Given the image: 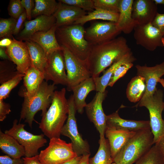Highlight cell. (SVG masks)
Segmentation results:
<instances>
[{
    "label": "cell",
    "mask_w": 164,
    "mask_h": 164,
    "mask_svg": "<svg viewBox=\"0 0 164 164\" xmlns=\"http://www.w3.org/2000/svg\"><path fill=\"white\" fill-rule=\"evenodd\" d=\"M5 48L0 47V57L5 60L10 59L6 53Z\"/></svg>",
    "instance_id": "cell-51"
},
{
    "label": "cell",
    "mask_w": 164,
    "mask_h": 164,
    "mask_svg": "<svg viewBox=\"0 0 164 164\" xmlns=\"http://www.w3.org/2000/svg\"><path fill=\"white\" fill-rule=\"evenodd\" d=\"M98 150L92 158L89 159L90 164H111L113 162L109 142L105 137H100Z\"/></svg>",
    "instance_id": "cell-31"
},
{
    "label": "cell",
    "mask_w": 164,
    "mask_h": 164,
    "mask_svg": "<svg viewBox=\"0 0 164 164\" xmlns=\"http://www.w3.org/2000/svg\"><path fill=\"white\" fill-rule=\"evenodd\" d=\"M107 94L106 91L103 93L97 92L93 100L85 107L87 115L98 132L100 137H104L107 127V115L102 106Z\"/></svg>",
    "instance_id": "cell-14"
},
{
    "label": "cell",
    "mask_w": 164,
    "mask_h": 164,
    "mask_svg": "<svg viewBox=\"0 0 164 164\" xmlns=\"http://www.w3.org/2000/svg\"><path fill=\"white\" fill-rule=\"evenodd\" d=\"M64 57L67 72V89L72 88L91 77L86 64L72 54L65 47L61 46Z\"/></svg>",
    "instance_id": "cell-10"
},
{
    "label": "cell",
    "mask_w": 164,
    "mask_h": 164,
    "mask_svg": "<svg viewBox=\"0 0 164 164\" xmlns=\"http://www.w3.org/2000/svg\"><path fill=\"white\" fill-rule=\"evenodd\" d=\"M158 82L161 84L164 88V79L163 78L160 79L158 80Z\"/></svg>",
    "instance_id": "cell-53"
},
{
    "label": "cell",
    "mask_w": 164,
    "mask_h": 164,
    "mask_svg": "<svg viewBox=\"0 0 164 164\" xmlns=\"http://www.w3.org/2000/svg\"><path fill=\"white\" fill-rule=\"evenodd\" d=\"M119 16V13L112 12L104 10L95 9L93 11L89 12L77 20L73 24L83 25L87 22L92 20L100 19L109 21L117 22Z\"/></svg>",
    "instance_id": "cell-30"
},
{
    "label": "cell",
    "mask_w": 164,
    "mask_h": 164,
    "mask_svg": "<svg viewBox=\"0 0 164 164\" xmlns=\"http://www.w3.org/2000/svg\"><path fill=\"white\" fill-rule=\"evenodd\" d=\"M12 39L9 38L1 39L0 41V47L6 48L12 44Z\"/></svg>",
    "instance_id": "cell-48"
},
{
    "label": "cell",
    "mask_w": 164,
    "mask_h": 164,
    "mask_svg": "<svg viewBox=\"0 0 164 164\" xmlns=\"http://www.w3.org/2000/svg\"><path fill=\"white\" fill-rule=\"evenodd\" d=\"M83 9L58 1L57 10L53 15L57 27L73 25L78 19L87 14Z\"/></svg>",
    "instance_id": "cell-19"
},
{
    "label": "cell",
    "mask_w": 164,
    "mask_h": 164,
    "mask_svg": "<svg viewBox=\"0 0 164 164\" xmlns=\"http://www.w3.org/2000/svg\"><path fill=\"white\" fill-rule=\"evenodd\" d=\"M56 22V19L53 15H41L33 20L25 21L24 28L19 33L17 38L22 41L29 40L35 33L49 30Z\"/></svg>",
    "instance_id": "cell-17"
},
{
    "label": "cell",
    "mask_w": 164,
    "mask_h": 164,
    "mask_svg": "<svg viewBox=\"0 0 164 164\" xmlns=\"http://www.w3.org/2000/svg\"><path fill=\"white\" fill-rule=\"evenodd\" d=\"M162 43L163 46H164V37H163L162 39Z\"/></svg>",
    "instance_id": "cell-54"
},
{
    "label": "cell",
    "mask_w": 164,
    "mask_h": 164,
    "mask_svg": "<svg viewBox=\"0 0 164 164\" xmlns=\"http://www.w3.org/2000/svg\"><path fill=\"white\" fill-rule=\"evenodd\" d=\"M136 58L131 51L124 55L121 59L112 64L100 77L93 78L97 92L103 93L108 86L110 79L115 69L121 64L127 63H133Z\"/></svg>",
    "instance_id": "cell-26"
},
{
    "label": "cell",
    "mask_w": 164,
    "mask_h": 164,
    "mask_svg": "<svg viewBox=\"0 0 164 164\" xmlns=\"http://www.w3.org/2000/svg\"><path fill=\"white\" fill-rule=\"evenodd\" d=\"M145 78L137 76L132 79L128 84L126 90V95L131 102H139L143 95L145 90Z\"/></svg>",
    "instance_id": "cell-29"
},
{
    "label": "cell",
    "mask_w": 164,
    "mask_h": 164,
    "mask_svg": "<svg viewBox=\"0 0 164 164\" xmlns=\"http://www.w3.org/2000/svg\"><path fill=\"white\" fill-rule=\"evenodd\" d=\"M66 89L63 88L54 92L51 104L42 116L39 128L49 139L60 138L62 129L67 119L69 112L68 100L66 97Z\"/></svg>",
    "instance_id": "cell-2"
},
{
    "label": "cell",
    "mask_w": 164,
    "mask_h": 164,
    "mask_svg": "<svg viewBox=\"0 0 164 164\" xmlns=\"http://www.w3.org/2000/svg\"><path fill=\"white\" fill-rule=\"evenodd\" d=\"M56 28L55 25L47 31L36 32L31 36L29 39L37 43L41 46L47 57L53 52L62 49L56 36Z\"/></svg>",
    "instance_id": "cell-22"
},
{
    "label": "cell",
    "mask_w": 164,
    "mask_h": 164,
    "mask_svg": "<svg viewBox=\"0 0 164 164\" xmlns=\"http://www.w3.org/2000/svg\"><path fill=\"white\" fill-rule=\"evenodd\" d=\"M21 3L26 13L28 20H30L32 18V11L35 6V1L22 0Z\"/></svg>",
    "instance_id": "cell-42"
},
{
    "label": "cell",
    "mask_w": 164,
    "mask_h": 164,
    "mask_svg": "<svg viewBox=\"0 0 164 164\" xmlns=\"http://www.w3.org/2000/svg\"><path fill=\"white\" fill-rule=\"evenodd\" d=\"M8 10V14L11 17L16 20L21 14L25 11L20 0H10Z\"/></svg>",
    "instance_id": "cell-40"
},
{
    "label": "cell",
    "mask_w": 164,
    "mask_h": 164,
    "mask_svg": "<svg viewBox=\"0 0 164 164\" xmlns=\"http://www.w3.org/2000/svg\"><path fill=\"white\" fill-rule=\"evenodd\" d=\"M151 129L137 132L113 159L116 164H132L145 154L154 144Z\"/></svg>",
    "instance_id": "cell-5"
},
{
    "label": "cell",
    "mask_w": 164,
    "mask_h": 164,
    "mask_svg": "<svg viewBox=\"0 0 164 164\" xmlns=\"http://www.w3.org/2000/svg\"><path fill=\"white\" fill-rule=\"evenodd\" d=\"M151 23L164 35V13L157 12Z\"/></svg>",
    "instance_id": "cell-41"
},
{
    "label": "cell",
    "mask_w": 164,
    "mask_h": 164,
    "mask_svg": "<svg viewBox=\"0 0 164 164\" xmlns=\"http://www.w3.org/2000/svg\"><path fill=\"white\" fill-rule=\"evenodd\" d=\"M106 124L108 127L135 132L151 129L149 121L125 119L120 117L118 111L107 115Z\"/></svg>",
    "instance_id": "cell-21"
},
{
    "label": "cell",
    "mask_w": 164,
    "mask_h": 164,
    "mask_svg": "<svg viewBox=\"0 0 164 164\" xmlns=\"http://www.w3.org/2000/svg\"><path fill=\"white\" fill-rule=\"evenodd\" d=\"M82 156H77L61 164H77L80 160Z\"/></svg>",
    "instance_id": "cell-50"
},
{
    "label": "cell",
    "mask_w": 164,
    "mask_h": 164,
    "mask_svg": "<svg viewBox=\"0 0 164 164\" xmlns=\"http://www.w3.org/2000/svg\"><path fill=\"white\" fill-rule=\"evenodd\" d=\"M4 100L0 99V121H3L6 118L8 114L11 112L10 105L3 101Z\"/></svg>",
    "instance_id": "cell-43"
},
{
    "label": "cell",
    "mask_w": 164,
    "mask_h": 164,
    "mask_svg": "<svg viewBox=\"0 0 164 164\" xmlns=\"http://www.w3.org/2000/svg\"></svg>",
    "instance_id": "cell-56"
},
{
    "label": "cell",
    "mask_w": 164,
    "mask_h": 164,
    "mask_svg": "<svg viewBox=\"0 0 164 164\" xmlns=\"http://www.w3.org/2000/svg\"><path fill=\"white\" fill-rule=\"evenodd\" d=\"M0 148L2 152L13 159L25 155L24 147L13 137L0 131Z\"/></svg>",
    "instance_id": "cell-27"
},
{
    "label": "cell",
    "mask_w": 164,
    "mask_h": 164,
    "mask_svg": "<svg viewBox=\"0 0 164 164\" xmlns=\"http://www.w3.org/2000/svg\"><path fill=\"white\" fill-rule=\"evenodd\" d=\"M64 56L62 50L56 51L48 56L43 74L46 81L51 80L54 84L67 86Z\"/></svg>",
    "instance_id": "cell-11"
},
{
    "label": "cell",
    "mask_w": 164,
    "mask_h": 164,
    "mask_svg": "<svg viewBox=\"0 0 164 164\" xmlns=\"http://www.w3.org/2000/svg\"><path fill=\"white\" fill-rule=\"evenodd\" d=\"M12 44L5 49L10 60L16 65V69L20 73L24 74L32 66L31 59L27 46L22 40H17L13 37Z\"/></svg>",
    "instance_id": "cell-15"
},
{
    "label": "cell",
    "mask_w": 164,
    "mask_h": 164,
    "mask_svg": "<svg viewBox=\"0 0 164 164\" xmlns=\"http://www.w3.org/2000/svg\"><path fill=\"white\" fill-rule=\"evenodd\" d=\"M135 164H164L163 158L156 145L152 146Z\"/></svg>",
    "instance_id": "cell-33"
},
{
    "label": "cell",
    "mask_w": 164,
    "mask_h": 164,
    "mask_svg": "<svg viewBox=\"0 0 164 164\" xmlns=\"http://www.w3.org/2000/svg\"><path fill=\"white\" fill-rule=\"evenodd\" d=\"M111 164H116L115 163V162H113Z\"/></svg>",
    "instance_id": "cell-55"
},
{
    "label": "cell",
    "mask_w": 164,
    "mask_h": 164,
    "mask_svg": "<svg viewBox=\"0 0 164 164\" xmlns=\"http://www.w3.org/2000/svg\"><path fill=\"white\" fill-rule=\"evenodd\" d=\"M134 37L136 43L150 51L163 46L162 39L164 36L151 23L137 25L134 28Z\"/></svg>",
    "instance_id": "cell-13"
},
{
    "label": "cell",
    "mask_w": 164,
    "mask_h": 164,
    "mask_svg": "<svg viewBox=\"0 0 164 164\" xmlns=\"http://www.w3.org/2000/svg\"><path fill=\"white\" fill-rule=\"evenodd\" d=\"M131 51L126 39L123 36L92 45L86 62L91 77H99L106 68Z\"/></svg>",
    "instance_id": "cell-1"
},
{
    "label": "cell",
    "mask_w": 164,
    "mask_h": 164,
    "mask_svg": "<svg viewBox=\"0 0 164 164\" xmlns=\"http://www.w3.org/2000/svg\"><path fill=\"white\" fill-rule=\"evenodd\" d=\"M55 85L48 84L43 81L35 94L31 97L24 96L22 105L19 121L22 120L28 124L32 128L34 117L37 112L42 111L43 116L50 107L52 97L56 87Z\"/></svg>",
    "instance_id": "cell-4"
},
{
    "label": "cell",
    "mask_w": 164,
    "mask_h": 164,
    "mask_svg": "<svg viewBox=\"0 0 164 164\" xmlns=\"http://www.w3.org/2000/svg\"><path fill=\"white\" fill-rule=\"evenodd\" d=\"M134 0H121L119 16L116 22L117 29L125 34H129L137 25L132 17V5Z\"/></svg>",
    "instance_id": "cell-23"
},
{
    "label": "cell",
    "mask_w": 164,
    "mask_h": 164,
    "mask_svg": "<svg viewBox=\"0 0 164 164\" xmlns=\"http://www.w3.org/2000/svg\"><path fill=\"white\" fill-rule=\"evenodd\" d=\"M19 73L6 60L0 61V83L1 84L12 78Z\"/></svg>",
    "instance_id": "cell-36"
},
{
    "label": "cell",
    "mask_w": 164,
    "mask_h": 164,
    "mask_svg": "<svg viewBox=\"0 0 164 164\" xmlns=\"http://www.w3.org/2000/svg\"><path fill=\"white\" fill-rule=\"evenodd\" d=\"M95 9L119 13L121 0H93Z\"/></svg>",
    "instance_id": "cell-37"
},
{
    "label": "cell",
    "mask_w": 164,
    "mask_h": 164,
    "mask_svg": "<svg viewBox=\"0 0 164 164\" xmlns=\"http://www.w3.org/2000/svg\"><path fill=\"white\" fill-rule=\"evenodd\" d=\"M135 67L137 76L145 79V90L142 97L152 95L157 89L156 86L159 80L164 75V61L153 67L137 65Z\"/></svg>",
    "instance_id": "cell-16"
},
{
    "label": "cell",
    "mask_w": 164,
    "mask_h": 164,
    "mask_svg": "<svg viewBox=\"0 0 164 164\" xmlns=\"http://www.w3.org/2000/svg\"><path fill=\"white\" fill-rule=\"evenodd\" d=\"M85 32L83 25L73 24L57 27L55 34L60 46L86 64L92 45L85 39Z\"/></svg>",
    "instance_id": "cell-3"
},
{
    "label": "cell",
    "mask_w": 164,
    "mask_h": 164,
    "mask_svg": "<svg viewBox=\"0 0 164 164\" xmlns=\"http://www.w3.org/2000/svg\"><path fill=\"white\" fill-rule=\"evenodd\" d=\"M137 132L106 127L105 135L108 139L113 159Z\"/></svg>",
    "instance_id": "cell-20"
},
{
    "label": "cell",
    "mask_w": 164,
    "mask_h": 164,
    "mask_svg": "<svg viewBox=\"0 0 164 164\" xmlns=\"http://www.w3.org/2000/svg\"><path fill=\"white\" fill-rule=\"evenodd\" d=\"M58 1L79 8L85 11L91 12L95 9L93 0H59Z\"/></svg>",
    "instance_id": "cell-38"
},
{
    "label": "cell",
    "mask_w": 164,
    "mask_h": 164,
    "mask_svg": "<svg viewBox=\"0 0 164 164\" xmlns=\"http://www.w3.org/2000/svg\"><path fill=\"white\" fill-rule=\"evenodd\" d=\"M163 94L160 89L152 95L142 97L136 106L145 107L149 110L151 130L155 144L164 136V120L162 113L164 110Z\"/></svg>",
    "instance_id": "cell-6"
},
{
    "label": "cell",
    "mask_w": 164,
    "mask_h": 164,
    "mask_svg": "<svg viewBox=\"0 0 164 164\" xmlns=\"http://www.w3.org/2000/svg\"><path fill=\"white\" fill-rule=\"evenodd\" d=\"M69 112L67 121L61 131V135L71 140L73 149L78 156L90 154L89 145L78 132L75 114L76 111L73 97L71 95L68 100Z\"/></svg>",
    "instance_id": "cell-9"
},
{
    "label": "cell",
    "mask_w": 164,
    "mask_h": 164,
    "mask_svg": "<svg viewBox=\"0 0 164 164\" xmlns=\"http://www.w3.org/2000/svg\"><path fill=\"white\" fill-rule=\"evenodd\" d=\"M121 32L116 28V22H97L85 29L84 36L85 39L93 45L114 39Z\"/></svg>",
    "instance_id": "cell-12"
},
{
    "label": "cell",
    "mask_w": 164,
    "mask_h": 164,
    "mask_svg": "<svg viewBox=\"0 0 164 164\" xmlns=\"http://www.w3.org/2000/svg\"><path fill=\"white\" fill-rule=\"evenodd\" d=\"M96 90L95 84L92 77L85 80L72 88L74 104L76 111L79 113L82 114L84 108L87 105L85 99L87 95L90 92Z\"/></svg>",
    "instance_id": "cell-24"
},
{
    "label": "cell",
    "mask_w": 164,
    "mask_h": 164,
    "mask_svg": "<svg viewBox=\"0 0 164 164\" xmlns=\"http://www.w3.org/2000/svg\"><path fill=\"white\" fill-rule=\"evenodd\" d=\"M25 42L29 50L32 66L43 73L48 58L44 50L34 42L29 40Z\"/></svg>",
    "instance_id": "cell-28"
},
{
    "label": "cell",
    "mask_w": 164,
    "mask_h": 164,
    "mask_svg": "<svg viewBox=\"0 0 164 164\" xmlns=\"http://www.w3.org/2000/svg\"><path fill=\"white\" fill-rule=\"evenodd\" d=\"M17 20L10 17L7 19L0 18V37L13 39L14 31Z\"/></svg>",
    "instance_id": "cell-34"
},
{
    "label": "cell",
    "mask_w": 164,
    "mask_h": 164,
    "mask_svg": "<svg viewBox=\"0 0 164 164\" xmlns=\"http://www.w3.org/2000/svg\"><path fill=\"white\" fill-rule=\"evenodd\" d=\"M26 18L27 15L25 11L21 14L17 20L13 35H17L19 33L22 25Z\"/></svg>",
    "instance_id": "cell-45"
},
{
    "label": "cell",
    "mask_w": 164,
    "mask_h": 164,
    "mask_svg": "<svg viewBox=\"0 0 164 164\" xmlns=\"http://www.w3.org/2000/svg\"><path fill=\"white\" fill-rule=\"evenodd\" d=\"M35 6L32 11V17L41 15L50 16L57 9L58 2L55 0H35Z\"/></svg>",
    "instance_id": "cell-32"
},
{
    "label": "cell",
    "mask_w": 164,
    "mask_h": 164,
    "mask_svg": "<svg viewBox=\"0 0 164 164\" xmlns=\"http://www.w3.org/2000/svg\"><path fill=\"white\" fill-rule=\"evenodd\" d=\"M155 144L158 149L164 162V136Z\"/></svg>",
    "instance_id": "cell-47"
},
{
    "label": "cell",
    "mask_w": 164,
    "mask_h": 164,
    "mask_svg": "<svg viewBox=\"0 0 164 164\" xmlns=\"http://www.w3.org/2000/svg\"><path fill=\"white\" fill-rule=\"evenodd\" d=\"M90 154L84 155L77 164H90L89 162V157Z\"/></svg>",
    "instance_id": "cell-49"
},
{
    "label": "cell",
    "mask_w": 164,
    "mask_h": 164,
    "mask_svg": "<svg viewBox=\"0 0 164 164\" xmlns=\"http://www.w3.org/2000/svg\"><path fill=\"white\" fill-rule=\"evenodd\" d=\"M24 164H42L39 159V155L31 157L22 158Z\"/></svg>",
    "instance_id": "cell-46"
},
{
    "label": "cell",
    "mask_w": 164,
    "mask_h": 164,
    "mask_svg": "<svg viewBox=\"0 0 164 164\" xmlns=\"http://www.w3.org/2000/svg\"><path fill=\"white\" fill-rule=\"evenodd\" d=\"M77 156L71 143L57 138L50 139L48 147L39 155L42 164H61Z\"/></svg>",
    "instance_id": "cell-8"
},
{
    "label": "cell",
    "mask_w": 164,
    "mask_h": 164,
    "mask_svg": "<svg viewBox=\"0 0 164 164\" xmlns=\"http://www.w3.org/2000/svg\"><path fill=\"white\" fill-rule=\"evenodd\" d=\"M24 74L19 73L11 79L1 84L0 87V99L4 100L8 97L14 88L23 78Z\"/></svg>",
    "instance_id": "cell-35"
},
{
    "label": "cell",
    "mask_w": 164,
    "mask_h": 164,
    "mask_svg": "<svg viewBox=\"0 0 164 164\" xmlns=\"http://www.w3.org/2000/svg\"><path fill=\"white\" fill-rule=\"evenodd\" d=\"M153 0L133 1L132 17L137 25L152 23L157 13V7Z\"/></svg>",
    "instance_id": "cell-18"
},
{
    "label": "cell",
    "mask_w": 164,
    "mask_h": 164,
    "mask_svg": "<svg viewBox=\"0 0 164 164\" xmlns=\"http://www.w3.org/2000/svg\"><path fill=\"white\" fill-rule=\"evenodd\" d=\"M0 164H24V160L22 158L15 159L7 155H1Z\"/></svg>",
    "instance_id": "cell-44"
},
{
    "label": "cell",
    "mask_w": 164,
    "mask_h": 164,
    "mask_svg": "<svg viewBox=\"0 0 164 164\" xmlns=\"http://www.w3.org/2000/svg\"><path fill=\"white\" fill-rule=\"evenodd\" d=\"M155 4H162L164 5V0H153Z\"/></svg>",
    "instance_id": "cell-52"
},
{
    "label": "cell",
    "mask_w": 164,
    "mask_h": 164,
    "mask_svg": "<svg viewBox=\"0 0 164 164\" xmlns=\"http://www.w3.org/2000/svg\"><path fill=\"white\" fill-rule=\"evenodd\" d=\"M25 125L15 119L12 127L5 133L14 138L25 149V157H31L39 155L38 150L47 142L44 134L34 135L26 130Z\"/></svg>",
    "instance_id": "cell-7"
},
{
    "label": "cell",
    "mask_w": 164,
    "mask_h": 164,
    "mask_svg": "<svg viewBox=\"0 0 164 164\" xmlns=\"http://www.w3.org/2000/svg\"><path fill=\"white\" fill-rule=\"evenodd\" d=\"M133 65L132 63H124L118 67L114 71L109 81L108 86L112 87L120 78L123 77Z\"/></svg>",
    "instance_id": "cell-39"
},
{
    "label": "cell",
    "mask_w": 164,
    "mask_h": 164,
    "mask_svg": "<svg viewBox=\"0 0 164 164\" xmlns=\"http://www.w3.org/2000/svg\"><path fill=\"white\" fill-rule=\"evenodd\" d=\"M23 79L25 90L21 93V96L31 97L38 90L44 80V76L43 72L31 66L26 71Z\"/></svg>",
    "instance_id": "cell-25"
}]
</instances>
